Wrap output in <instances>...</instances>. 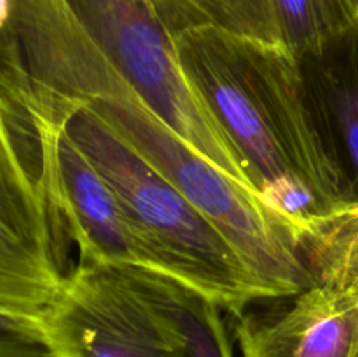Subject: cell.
<instances>
[{
    "label": "cell",
    "instance_id": "6da1fadb",
    "mask_svg": "<svg viewBox=\"0 0 358 357\" xmlns=\"http://www.w3.org/2000/svg\"><path fill=\"white\" fill-rule=\"evenodd\" d=\"M28 105L86 104L119 139L191 200L240 252L269 300L315 286L290 217L189 146L101 52L72 7L42 37L28 70Z\"/></svg>",
    "mask_w": 358,
    "mask_h": 357
},
{
    "label": "cell",
    "instance_id": "7a4b0ae2",
    "mask_svg": "<svg viewBox=\"0 0 358 357\" xmlns=\"http://www.w3.org/2000/svg\"><path fill=\"white\" fill-rule=\"evenodd\" d=\"M173 38L189 86L250 184L297 224L301 237L346 210L341 181L311 114L299 56L219 23L189 24Z\"/></svg>",
    "mask_w": 358,
    "mask_h": 357
},
{
    "label": "cell",
    "instance_id": "3957f363",
    "mask_svg": "<svg viewBox=\"0 0 358 357\" xmlns=\"http://www.w3.org/2000/svg\"><path fill=\"white\" fill-rule=\"evenodd\" d=\"M51 114L62 119L66 135L110 186L157 272L210 298L233 317L269 300L222 231L86 104L63 102Z\"/></svg>",
    "mask_w": 358,
    "mask_h": 357
},
{
    "label": "cell",
    "instance_id": "277c9868",
    "mask_svg": "<svg viewBox=\"0 0 358 357\" xmlns=\"http://www.w3.org/2000/svg\"><path fill=\"white\" fill-rule=\"evenodd\" d=\"M98 48L189 146L252 188L240 158L189 86L173 31L154 0H69ZM255 191V189H254Z\"/></svg>",
    "mask_w": 358,
    "mask_h": 357
},
{
    "label": "cell",
    "instance_id": "5b68a950",
    "mask_svg": "<svg viewBox=\"0 0 358 357\" xmlns=\"http://www.w3.org/2000/svg\"><path fill=\"white\" fill-rule=\"evenodd\" d=\"M59 227L37 170V147L0 94V312L38 318L66 273Z\"/></svg>",
    "mask_w": 358,
    "mask_h": 357
},
{
    "label": "cell",
    "instance_id": "8992f818",
    "mask_svg": "<svg viewBox=\"0 0 358 357\" xmlns=\"http://www.w3.org/2000/svg\"><path fill=\"white\" fill-rule=\"evenodd\" d=\"M41 322L59 357H180L170 321L131 266L77 262Z\"/></svg>",
    "mask_w": 358,
    "mask_h": 357
},
{
    "label": "cell",
    "instance_id": "52a82bcc",
    "mask_svg": "<svg viewBox=\"0 0 358 357\" xmlns=\"http://www.w3.org/2000/svg\"><path fill=\"white\" fill-rule=\"evenodd\" d=\"M30 132L45 198L59 231L76 244L79 262L157 272L110 186L66 135L62 119H41Z\"/></svg>",
    "mask_w": 358,
    "mask_h": 357
},
{
    "label": "cell",
    "instance_id": "ba28073f",
    "mask_svg": "<svg viewBox=\"0 0 358 357\" xmlns=\"http://www.w3.org/2000/svg\"><path fill=\"white\" fill-rule=\"evenodd\" d=\"M268 314L236 315L241 357H358V298L315 286Z\"/></svg>",
    "mask_w": 358,
    "mask_h": 357
},
{
    "label": "cell",
    "instance_id": "9c48e42d",
    "mask_svg": "<svg viewBox=\"0 0 358 357\" xmlns=\"http://www.w3.org/2000/svg\"><path fill=\"white\" fill-rule=\"evenodd\" d=\"M306 97L341 181L346 209L358 206V24L299 56Z\"/></svg>",
    "mask_w": 358,
    "mask_h": 357
},
{
    "label": "cell",
    "instance_id": "30bf717a",
    "mask_svg": "<svg viewBox=\"0 0 358 357\" xmlns=\"http://www.w3.org/2000/svg\"><path fill=\"white\" fill-rule=\"evenodd\" d=\"M217 23L236 34L310 55L358 24L348 0H213Z\"/></svg>",
    "mask_w": 358,
    "mask_h": 357
},
{
    "label": "cell",
    "instance_id": "8fae6325",
    "mask_svg": "<svg viewBox=\"0 0 358 357\" xmlns=\"http://www.w3.org/2000/svg\"><path fill=\"white\" fill-rule=\"evenodd\" d=\"M136 273L170 321L178 356L234 357L219 303L159 272L136 268Z\"/></svg>",
    "mask_w": 358,
    "mask_h": 357
},
{
    "label": "cell",
    "instance_id": "7c38bea8",
    "mask_svg": "<svg viewBox=\"0 0 358 357\" xmlns=\"http://www.w3.org/2000/svg\"><path fill=\"white\" fill-rule=\"evenodd\" d=\"M303 255L315 284L358 298V206L315 223Z\"/></svg>",
    "mask_w": 358,
    "mask_h": 357
},
{
    "label": "cell",
    "instance_id": "4fadbf2b",
    "mask_svg": "<svg viewBox=\"0 0 358 357\" xmlns=\"http://www.w3.org/2000/svg\"><path fill=\"white\" fill-rule=\"evenodd\" d=\"M0 357H59L38 318L0 312Z\"/></svg>",
    "mask_w": 358,
    "mask_h": 357
},
{
    "label": "cell",
    "instance_id": "5bb4252c",
    "mask_svg": "<svg viewBox=\"0 0 358 357\" xmlns=\"http://www.w3.org/2000/svg\"><path fill=\"white\" fill-rule=\"evenodd\" d=\"M154 2L173 34L189 24L217 23L213 0H154Z\"/></svg>",
    "mask_w": 358,
    "mask_h": 357
},
{
    "label": "cell",
    "instance_id": "9a60e30c",
    "mask_svg": "<svg viewBox=\"0 0 358 357\" xmlns=\"http://www.w3.org/2000/svg\"><path fill=\"white\" fill-rule=\"evenodd\" d=\"M348 6L352 7L353 14H355V18H357V21H358V0H348Z\"/></svg>",
    "mask_w": 358,
    "mask_h": 357
}]
</instances>
